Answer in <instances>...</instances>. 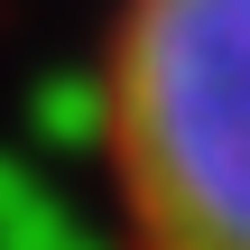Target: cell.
Here are the masks:
<instances>
[{"instance_id": "obj_1", "label": "cell", "mask_w": 250, "mask_h": 250, "mask_svg": "<svg viewBox=\"0 0 250 250\" xmlns=\"http://www.w3.org/2000/svg\"><path fill=\"white\" fill-rule=\"evenodd\" d=\"M102 176L130 250H250V0H111Z\"/></svg>"}]
</instances>
